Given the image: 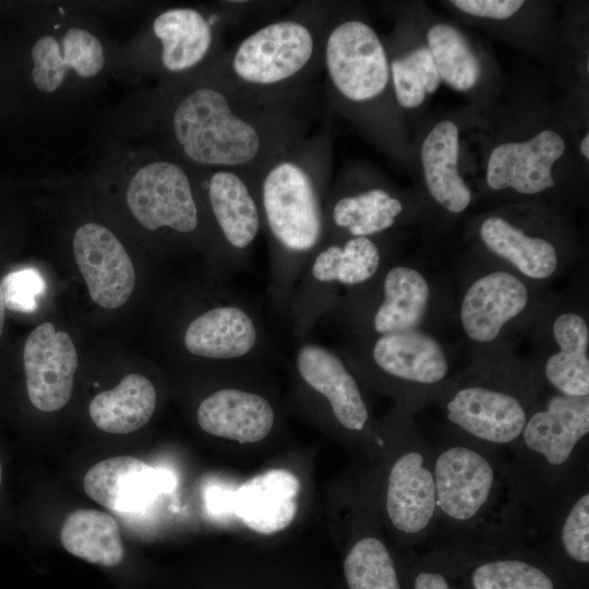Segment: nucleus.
<instances>
[{
	"label": "nucleus",
	"mask_w": 589,
	"mask_h": 589,
	"mask_svg": "<svg viewBox=\"0 0 589 589\" xmlns=\"http://www.w3.org/2000/svg\"><path fill=\"white\" fill-rule=\"evenodd\" d=\"M218 57L191 75L160 82L153 105L156 142L191 167L235 169L254 179L323 124V107L314 87L243 86Z\"/></svg>",
	"instance_id": "f257e3e1"
},
{
	"label": "nucleus",
	"mask_w": 589,
	"mask_h": 589,
	"mask_svg": "<svg viewBox=\"0 0 589 589\" xmlns=\"http://www.w3.org/2000/svg\"><path fill=\"white\" fill-rule=\"evenodd\" d=\"M438 546H525L538 528L506 450L478 444L443 426L429 438ZM428 542V543H429Z\"/></svg>",
	"instance_id": "f03ea898"
},
{
	"label": "nucleus",
	"mask_w": 589,
	"mask_h": 589,
	"mask_svg": "<svg viewBox=\"0 0 589 589\" xmlns=\"http://www.w3.org/2000/svg\"><path fill=\"white\" fill-rule=\"evenodd\" d=\"M268 243V293L284 313L308 262L324 242L330 188L328 121L254 178Z\"/></svg>",
	"instance_id": "7ed1b4c3"
},
{
	"label": "nucleus",
	"mask_w": 589,
	"mask_h": 589,
	"mask_svg": "<svg viewBox=\"0 0 589 589\" xmlns=\"http://www.w3.org/2000/svg\"><path fill=\"white\" fill-rule=\"evenodd\" d=\"M589 396L541 388L527 423L509 449L538 534L554 512L588 481Z\"/></svg>",
	"instance_id": "20e7f679"
},
{
	"label": "nucleus",
	"mask_w": 589,
	"mask_h": 589,
	"mask_svg": "<svg viewBox=\"0 0 589 589\" xmlns=\"http://www.w3.org/2000/svg\"><path fill=\"white\" fill-rule=\"evenodd\" d=\"M323 2H304L223 51L218 61L237 83L266 92L310 88L322 65Z\"/></svg>",
	"instance_id": "39448f33"
},
{
	"label": "nucleus",
	"mask_w": 589,
	"mask_h": 589,
	"mask_svg": "<svg viewBox=\"0 0 589 589\" xmlns=\"http://www.w3.org/2000/svg\"><path fill=\"white\" fill-rule=\"evenodd\" d=\"M540 390L531 370L479 366L452 377L436 401L445 428L478 444L509 450Z\"/></svg>",
	"instance_id": "423d86ee"
},
{
	"label": "nucleus",
	"mask_w": 589,
	"mask_h": 589,
	"mask_svg": "<svg viewBox=\"0 0 589 589\" xmlns=\"http://www.w3.org/2000/svg\"><path fill=\"white\" fill-rule=\"evenodd\" d=\"M124 172V199L133 218L148 232L208 240L192 168L161 144L131 152Z\"/></svg>",
	"instance_id": "0eeeda50"
},
{
	"label": "nucleus",
	"mask_w": 589,
	"mask_h": 589,
	"mask_svg": "<svg viewBox=\"0 0 589 589\" xmlns=\"http://www.w3.org/2000/svg\"><path fill=\"white\" fill-rule=\"evenodd\" d=\"M337 349L357 373L390 388L399 407L412 413L435 402L452 378L445 346L426 329L345 340Z\"/></svg>",
	"instance_id": "6e6552de"
},
{
	"label": "nucleus",
	"mask_w": 589,
	"mask_h": 589,
	"mask_svg": "<svg viewBox=\"0 0 589 589\" xmlns=\"http://www.w3.org/2000/svg\"><path fill=\"white\" fill-rule=\"evenodd\" d=\"M433 298L421 268L390 261L373 280L344 292L321 323L341 330L345 340L425 329Z\"/></svg>",
	"instance_id": "1a4fd4ad"
},
{
	"label": "nucleus",
	"mask_w": 589,
	"mask_h": 589,
	"mask_svg": "<svg viewBox=\"0 0 589 589\" xmlns=\"http://www.w3.org/2000/svg\"><path fill=\"white\" fill-rule=\"evenodd\" d=\"M25 63L28 84L39 98L65 99L100 83L110 65L109 43L86 17L53 15L29 38Z\"/></svg>",
	"instance_id": "9d476101"
},
{
	"label": "nucleus",
	"mask_w": 589,
	"mask_h": 589,
	"mask_svg": "<svg viewBox=\"0 0 589 589\" xmlns=\"http://www.w3.org/2000/svg\"><path fill=\"white\" fill-rule=\"evenodd\" d=\"M382 238L329 239L318 247L283 313L297 341L310 338L344 292L366 285L392 261Z\"/></svg>",
	"instance_id": "9b49d317"
},
{
	"label": "nucleus",
	"mask_w": 589,
	"mask_h": 589,
	"mask_svg": "<svg viewBox=\"0 0 589 589\" xmlns=\"http://www.w3.org/2000/svg\"><path fill=\"white\" fill-rule=\"evenodd\" d=\"M412 412L398 407L395 447L390 446L383 507L389 526L406 545L431 539L437 519L433 452Z\"/></svg>",
	"instance_id": "f8f14e48"
},
{
	"label": "nucleus",
	"mask_w": 589,
	"mask_h": 589,
	"mask_svg": "<svg viewBox=\"0 0 589 589\" xmlns=\"http://www.w3.org/2000/svg\"><path fill=\"white\" fill-rule=\"evenodd\" d=\"M182 346L188 354L232 372L277 357L261 305L233 286L188 322Z\"/></svg>",
	"instance_id": "ddd939ff"
},
{
	"label": "nucleus",
	"mask_w": 589,
	"mask_h": 589,
	"mask_svg": "<svg viewBox=\"0 0 589 589\" xmlns=\"http://www.w3.org/2000/svg\"><path fill=\"white\" fill-rule=\"evenodd\" d=\"M191 168L208 241L214 247L221 272L233 277L249 267L253 247L263 232L254 179L235 169Z\"/></svg>",
	"instance_id": "4468645a"
},
{
	"label": "nucleus",
	"mask_w": 589,
	"mask_h": 589,
	"mask_svg": "<svg viewBox=\"0 0 589 589\" xmlns=\"http://www.w3.org/2000/svg\"><path fill=\"white\" fill-rule=\"evenodd\" d=\"M322 65L336 101L368 105L390 82L388 56L374 28L360 19L337 16L324 3Z\"/></svg>",
	"instance_id": "2eb2a0df"
},
{
	"label": "nucleus",
	"mask_w": 589,
	"mask_h": 589,
	"mask_svg": "<svg viewBox=\"0 0 589 589\" xmlns=\"http://www.w3.org/2000/svg\"><path fill=\"white\" fill-rule=\"evenodd\" d=\"M225 10L208 11L204 8L178 5L156 13L142 38L139 58L147 73L160 82L191 75L221 53L220 29Z\"/></svg>",
	"instance_id": "dca6fc26"
},
{
	"label": "nucleus",
	"mask_w": 589,
	"mask_h": 589,
	"mask_svg": "<svg viewBox=\"0 0 589 589\" xmlns=\"http://www.w3.org/2000/svg\"><path fill=\"white\" fill-rule=\"evenodd\" d=\"M536 286L505 266L472 276L461 292L457 315L465 337L477 347L496 346L536 306Z\"/></svg>",
	"instance_id": "f3484780"
},
{
	"label": "nucleus",
	"mask_w": 589,
	"mask_h": 589,
	"mask_svg": "<svg viewBox=\"0 0 589 589\" xmlns=\"http://www.w3.org/2000/svg\"><path fill=\"white\" fill-rule=\"evenodd\" d=\"M292 371L301 385L321 397L336 423L349 433L370 428L371 412L357 372L334 347L304 339L297 341Z\"/></svg>",
	"instance_id": "a211bd4d"
},
{
	"label": "nucleus",
	"mask_w": 589,
	"mask_h": 589,
	"mask_svg": "<svg viewBox=\"0 0 589 589\" xmlns=\"http://www.w3.org/2000/svg\"><path fill=\"white\" fill-rule=\"evenodd\" d=\"M405 203L381 184L344 176L330 184L324 211L325 240L381 237L400 223Z\"/></svg>",
	"instance_id": "6ab92c4d"
},
{
	"label": "nucleus",
	"mask_w": 589,
	"mask_h": 589,
	"mask_svg": "<svg viewBox=\"0 0 589 589\" xmlns=\"http://www.w3.org/2000/svg\"><path fill=\"white\" fill-rule=\"evenodd\" d=\"M72 248L92 300L105 309L123 305L136 278L133 262L116 233L100 223H85L74 231Z\"/></svg>",
	"instance_id": "aec40b11"
},
{
	"label": "nucleus",
	"mask_w": 589,
	"mask_h": 589,
	"mask_svg": "<svg viewBox=\"0 0 589 589\" xmlns=\"http://www.w3.org/2000/svg\"><path fill=\"white\" fill-rule=\"evenodd\" d=\"M540 363L531 370L541 387L568 397L589 396V325L575 309L556 312L548 325Z\"/></svg>",
	"instance_id": "412c9836"
},
{
	"label": "nucleus",
	"mask_w": 589,
	"mask_h": 589,
	"mask_svg": "<svg viewBox=\"0 0 589 589\" xmlns=\"http://www.w3.org/2000/svg\"><path fill=\"white\" fill-rule=\"evenodd\" d=\"M23 363L27 396L35 408L53 412L68 404L77 368L68 333L57 332L49 322L38 325L25 341Z\"/></svg>",
	"instance_id": "4be33fe9"
},
{
	"label": "nucleus",
	"mask_w": 589,
	"mask_h": 589,
	"mask_svg": "<svg viewBox=\"0 0 589 589\" xmlns=\"http://www.w3.org/2000/svg\"><path fill=\"white\" fill-rule=\"evenodd\" d=\"M561 134L545 129L522 142H506L493 148L485 172L486 184L494 191L510 189L533 196L555 185L552 168L564 154Z\"/></svg>",
	"instance_id": "5701e85b"
},
{
	"label": "nucleus",
	"mask_w": 589,
	"mask_h": 589,
	"mask_svg": "<svg viewBox=\"0 0 589 589\" xmlns=\"http://www.w3.org/2000/svg\"><path fill=\"white\" fill-rule=\"evenodd\" d=\"M86 494L119 514L144 510L172 486L169 472L132 456H117L94 465L84 476Z\"/></svg>",
	"instance_id": "b1692460"
},
{
	"label": "nucleus",
	"mask_w": 589,
	"mask_h": 589,
	"mask_svg": "<svg viewBox=\"0 0 589 589\" xmlns=\"http://www.w3.org/2000/svg\"><path fill=\"white\" fill-rule=\"evenodd\" d=\"M484 248L501 264L534 286L558 276L566 260L550 238L528 232L502 215H490L479 226Z\"/></svg>",
	"instance_id": "393cba45"
},
{
	"label": "nucleus",
	"mask_w": 589,
	"mask_h": 589,
	"mask_svg": "<svg viewBox=\"0 0 589 589\" xmlns=\"http://www.w3.org/2000/svg\"><path fill=\"white\" fill-rule=\"evenodd\" d=\"M276 420V409L266 396L235 385L212 392L196 409L197 424L205 433L240 444L263 441Z\"/></svg>",
	"instance_id": "a878e982"
},
{
	"label": "nucleus",
	"mask_w": 589,
	"mask_h": 589,
	"mask_svg": "<svg viewBox=\"0 0 589 589\" xmlns=\"http://www.w3.org/2000/svg\"><path fill=\"white\" fill-rule=\"evenodd\" d=\"M299 491L300 482L292 472L267 470L247 481L236 492V514L256 532H278L292 522Z\"/></svg>",
	"instance_id": "bb28decb"
},
{
	"label": "nucleus",
	"mask_w": 589,
	"mask_h": 589,
	"mask_svg": "<svg viewBox=\"0 0 589 589\" xmlns=\"http://www.w3.org/2000/svg\"><path fill=\"white\" fill-rule=\"evenodd\" d=\"M459 131L450 120L437 122L421 145V163L426 190L449 214L465 212L472 200L470 188L458 171Z\"/></svg>",
	"instance_id": "cd10ccee"
},
{
	"label": "nucleus",
	"mask_w": 589,
	"mask_h": 589,
	"mask_svg": "<svg viewBox=\"0 0 589 589\" xmlns=\"http://www.w3.org/2000/svg\"><path fill=\"white\" fill-rule=\"evenodd\" d=\"M157 402L153 383L144 375H125L113 388L96 395L89 404L94 424L111 434H127L144 426Z\"/></svg>",
	"instance_id": "c85d7f7f"
},
{
	"label": "nucleus",
	"mask_w": 589,
	"mask_h": 589,
	"mask_svg": "<svg viewBox=\"0 0 589 589\" xmlns=\"http://www.w3.org/2000/svg\"><path fill=\"white\" fill-rule=\"evenodd\" d=\"M62 546L93 564L112 567L124 557L116 519L97 509H76L68 515L60 530Z\"/></svg>",
	"instance_id": "c756f323"
},
{
	"label": "nucleus",
	"mask_w": 589,
	"mask_h": 589,
	"mask_svg": "<svg viewBox=\"0 0 589 589\" xmlns=\"http://www.w3.org/2000/svg\"><path fill=\"white\" fill-rule=\"evenodd\" d=\"M545 534L557 554L587 566L589 562V488L581 484L551 516L539 536Z\"/></svg>",
	"instance_id": "7c9ffc66"
},
{
	"label": "nucleus",
	"mask_w": 589,
	"mask_h": 589,
	"mask_svg": "<svg viewBox=\"0 0 589 589\" xmlns=\"http://www.w3.org/2000/svg\"><path fill=\"white\" fill-rule=\"evenodd\" d=\"M426 39L441 81L459 92L471 89L481 68L465 36L449 24L436 23L429 28Z\"/></svg>",
	"instance_id": "2f4dec72"
},
{
	"label": "nucleus",
	"mask_w": 589,
	"mask_h": 589,
	"mask_svg": "<svg viewBox=\"0 0 589 589\" xmlns=\"http://www.w3.org/2000/svg\"><path fill=\"white\" fill-rule=\"evenodd\" d=\"M476 548V546H474ZM488 554L472 567L469 576L471 589H555L551 575L531 558L507 553Z\"/></svg>",
	"instance_id": "473e14b6"
},
{
	"label": "nucleus",
	"mask_w": 589,
	"mask_h": 589,
	"mask_svg": "<svg viewBox=\"0 0 589 589\" xmlns=\"http://www.w3.org/2000/svg\"><path fill=\"white\" fill-rule=\"evenodd\" d=\"M349 589H401L389 549L375 534L356 539L344 561Z\"/></svg>",
	"instance_id": "72a5a7b5"
},
{
	"label": "nucleus",
	"mask_w": 589,
	"mask_h": 589,
	"mask_svg": "<svg viewBox=\"0 0 589 589\" xmlns=\"http://www.w3.org/2000/svg\"><path fill=\"white\" fill-rule=\"evenodd\" d=\"M389 71L395 99L405 109L419 107L442 82L428 47L394 58Z\"/></svg>",
	"instance_id": "f704fd0d"
},
{
	"label": "nucleus",
	"mask_w": 589,
	"mask_h": 589,
	"mask_svg": "<svg viewBox=\"0 0 589 589\" xmlns=\"http://www.w3.org/2000/svg\"><path fill=\"white\" fill-rule=\"evenodd\" d=\"M5 308L16 312H32L43 293L45 284L37 271L23 268L9 273L1 283Z\"/></svg>",
	"instance_id": "c9c22d12"
},
{
	"label": "nucleus",
	"mask_w": 589,
	"mask_h": 589,
	"mask_svg": "<svg viewBox=\"0 0 589 589\" xmlns=\"http://www.w3.org/2000/svg\"><path fill=\"white\" fill-rule=\"evenodd\" d=\"M461 12L492 20H506L522 5V0H454L450 1Z\"/></svg>",
	"instance_id": "e433bc0d"
},
{
	"label": "nucleus",
	"mask_w": 589,
	"mask_h": 589,
	"mask_svg": "<svg viewBox=\"0 0 589 589\" xmlns=\"http://www.w3.org/2000/svg\"><path fill=\"white\" fill-rule=\"evenodd\" d=\"M412 586L413 589H452L446 575L431 568L418 570Z\"/></svg>",
	"instance_id": "4c0bfd02"
},
{
	"label": "nucleus",
	"mask_w": 589,
	"mask_h": 589,
	"mask_svg": "<svg viewBox=\"0 0 589 589\" xmlns=\"http://www.w3.org/2000/svg\"><path fill=\"white\" fill-rule=\"evenodd\" d=\"M4 316H5V305H4L2 287H1V284H0V336H1L2 330H3Z\"/></svg>",
	"instance_id": "58836bf2"
},
{
	"label": "nucleus",
	"mask_w": 589,
	"mask_h": 589,
	"mask_svg": "<svg viewBox=\"0 0 589 589\" xmlns=\"http://www.w3.org/2000/svg\"><path fill=\"white\" fill-rule=\"evenodd\" d=\"M580 152L582 156L588 160L589 159V134L586 133L580 143Z\"/></svg>",
	"instance_id": "ea45409f"
},
{
	"label": "nucleus",
	"mask_w": 589,
	"mask_h": 589,
	"mask_svg": "<svg viewBox=\"0 0 589 589\" xmlns=\"http://www.w3.org/2000/svg\"><path fill=\"white\" fill-rule=\"evenodd\" d=\"M2 483H3V465H2V461L0 459V492H1V489H2Z\"/></svg>",
	"instance_id": "a19ab883"
}]
</instances>
